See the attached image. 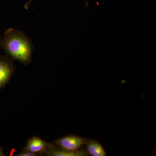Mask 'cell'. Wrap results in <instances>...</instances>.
<instances>
[{"instance_id": "cell-1", "label": "cell", "mask_w": 156, "mask_h": 156, "mask_svg": "<svg viewBox=\"0 0 156 156\" xmlns=\"http://www.w3.org/2000/svg\"><path fill=\"white\" fill-rule=\"evenodd\" d=\"M0 47L7 55L24 64L32 61L33 46L30 39L24 33L13 28L8 30L0 37Z\"/></svg>"}, {"instance_id": "cell-2", "label": "cell", "mask_w": 156, "mask_h": 156, "mask_svg": "<svg viewBox=\"0 0 156 156\" xmlns=\"http://www.w3.org/2000/svg\"><path fill=\"white\" fill-rule=\"evenodd\" d=\"M15 67L8 55H0V90L5 87L14 73Z\"/></svg>"}, {"instance_id": "cell-3", "label": "cell", "mask_w": 156, "mask_h": 156, "mask_svg": "<svg viewBox=\"0 0 156 156\" xmlns=\"http://www.w3.org/2000/svg\"><path fill=\"white\" fill-rule=\"evenodd\" d=\"M87 138L76 135H68L56 140L55 144L62 148L70 151L79 150L84 144Z\"/></svg>"}, {"instance_id": "cell-4", "label": "cell", "mask_w": 156, "mask_h": 156, "mask_svg": "<svg viewBox=\"0 0 156 156\" xmlns=\"http://www.w3.org/2000/svg\"><path fill=\"white\" fill-rule=\"evenodd\" d=\"M52 145V144L47 142L40 137L34 136L28 140L24 150L39 154L40 152L43 153Z\"/></svg>"}, {"instance_id": "cell-5", "label": "cell", "mask_w": 156, "mask_h": 156, "mask_svg": "<svg viewBox=\"0 0 156 156\" xmlns=\"http://www.w3.org/2000/svg\"><path fill=\"white\" fill-rule=\"evenodd\" d=\"M45 155L49 156H84L88 155L85 151H70L64 149L56 148L53 144L43 152Z\"/></svg>"}, {"instance_id": "cell-6", "label": "cell", "mask_w": 156, "mask_h": 156, "mask_svg": "<svg viewBox=\"0 0 156 156\" xmlns=\"http://www.w3.org/2000/svg\"><path fill=\"white\" fill-rule=\"evenodd\" d=\"M89 154L92 156H106L103 147L96 140L87 139L84 144Z\"/></svg>"}, {"instance_id": "cell-7", "label": "cell", "mask_w": 156, "mask_h": 156, "mask_svg": "<svg viewBox=\"0 0 156 156\" xmlns=\"http://www.w3.org/2000/svg\"><path fill=\"white\" fill-rule=\"evenodd\" d=\"M39 154L34 153L28 151L23 150L19 154L17 155L18 156H37Z\"/></svg>"}, {"instance_id": "cell-8", "label": "cell", "mask_w": 156, "mask_h": 156, "mask_svg": "<svg viewBox=\"0 0 156 156\" xmlns=\"http://www.w3.org/2000/svg\"><path fill=\"white\" fill-rule=\"evenodd\" d=\"M34 0H29L25 4V5H24V8L26 9H27L29 8L30 5L31 3H32V2Z\"/></svg>"}, {"instance_id": "cell-9", "label": "cell", "mask_w": 156, "mask_h": 156, "mask_svg": "<svg viewBox=\"0 0 156 156\" xmlns=\"http://www.w3.org/2000/svg\"><path fill=\"white\" fill-rule=\"evenodd\" d=\"M5 155V154L3 153V148L0 147V156H3Z\"/></svg>"}]
</instances>
